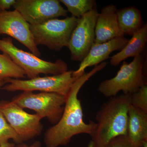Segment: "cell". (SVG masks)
Masks as SVG:
<instances>
[{
	"mask_svg": "<svg viewBox=\"0 0 147 147\" xmlns=\"http://www.w3.org/2000/svg\"><path fill=\"white\" fill-rule=\"evenodd\" d=\"M108 64L103 62L95 66L88 73H84L76 79L66 96L64 110L59 120L45 131L44 142L46 147L67 146L71 138L79 134H88L91 137L96 127V122H84L81 101L78 98L79 91L90 78L103 69Z\"/></svg>",
	"mask_w": 147,
	"mask_h": 147,
	"instance_id": "1",
	"label": "cell"
},
{
	"mask_svg": "<svg viewBox=\"0 0 147 147\" xmlns=\"http://www.w3.org/2000/svg\"><path fill=\"white\" fill-rule=\"evenodd\" d=\"M131 94L110 98L96 115V128L92 136L94 147H106L114 138L127 134L129 109Z\"/></svg>",
	"mask_w": 147,
	"mask_h": 147,
	"instance_id": "2",
	"label": "cell"
},
{
	"mask_svg": "<svg viewBox=\"0 0 147 147\" xmlns=\"http://www.w3.org/2000/svg\"><path fill=\"white\" fill-rule=\"evenodd\" d=\"M147 61L143 54L134 58L131 62L123 61L115 76L102 81L98 91L105 97H115L119 92L131 94L147 85Z\"/></svg>",
	"mask_w": 147,
	"mask_h": 147,
	"instance_id": "3",
	"label": "cell"
},
{
	"mask_svg": "<svg viewBox=\"0 0 147 147\" xmlns=\"http://www.w3.org/2000/svg\"><path fill=\"white\" fill-rule=\"evenodd\" d=\"M0 51L8 55L29 79L38 77L39 74L57 75L68 70L67 64L63 61L58 59L53 63L41 59L16 47L10 37L0 39Z\"/></svg>",
	"mask_w": 147,
	"mask_h": 147,
	"instance_id": "4",
	"label": "cell"
},
{
	"mask_svg": "<svg viewBox=\"0 0 147 147\" xmlns=\"http://www.w3.org/2000/svg\"><path fill=\"white\" fill-rule=\"evenodd\" d=\"M77 21L78 18L73 16L63 19L54 18L42 24L30 25V28L37 46L45 45L51 50L59 51L68 47Z\"/></svg>",
	"mask_w": 147,
	"mask_h": 147,
	"instance_id": "5",
	"label": "cell"
},
{
	"mask_svg": "<svg viewBox=\"0 0 147 147\" xmlns=\"http://www.w3.org/2000/svg\"><path fill=\"white\" fill-rule=\"evenodd\" d=\"M73 71L67 70L57 75L38 76L28 80L8 78L5 80L7 84L1 90L10 92L39 91L55 93L66 96L74 83L78 78L74 76Z\"/></svg>",
	"mask_w": 147,
	"mask_h": 147,
	"instance_id": "6",
	"label": "cell"
},
{
	"mask_svg": "<svg viewBox=\"0 0 147 147\" xmlns=\"http://www.w3.org/2000/svg\"><path fill=\"white\" fill-rule=\"evenodd\" d=\"M11 100L23 109L33 110L42 118H46L55 124L63 113L66 96L55 93L24 91Z\"/></svg>",
	"mask_w": 147,
	"mask_h": 147,
	"instance_id": "7",
	"label": "cell"
},
{
	"mask_svg": "<svg viewBox=\"0 0 147 147\" xmlns=\"http://www.w3.org/2000/svg\"><path fill=\"white\" fill-rule=\"evenodd\" d=\"M0 112L22 143L39 136L43 129L42 117L27 113L12 100H0Z\"/></svg>",
	"mask_w": 147,
	"mask_h": 147,
	"instance_id": "8",
	"label": "cell"
},
{
	"mask_svg": "<svg viewBox=\"0 0 147 147\" xmlns=\"http://www.w3.org/2000/svg\"><path fill=\"white\" fill-rule=\"evenodd\" d=\"M98 15L97 9H94L78 18L67 47L71 61L82 62L94 44L95 28Z\"/></svg>",
	"mask_w": 147,
	"mask_h": 147,
	"instance_id": "9",
	"label": "cell"
},
{
	"mask_svg": "<svg viewBox=\"0 0 147 147\" xmlns=\"http://www.w3.org/2000/svg\"><path fill=\"white\" fill-rule=\"evenodd\" d=\"M30 25L42 24L61 16L66 17L67 11L58 0H16L13 5Z\"/></svg>",
	"mask_w": 147,
	"mask_h": 147,
	"instance_id": "10",
	"label": "cell"
},
{
	"mask_svg": "<svg viewBox=\"0 0 147 147\" xmlns=\"http://www.w3.org/2000/svg\"><path fill=\"white\" fill-rule=\"evenodd\" d=\"M6 34L26 46L36 57L40 52L36 44L30 28V25L17 10L0 12V35Z\"/></svg>",
	"mask_w": 147,
	"mask_h": 147,
	"instance_id": "11",
	"label": "cell"
},
{
	"mask_svg": "<svg viewBox=\"0 0 147 147\" xmlns=\"http://www.w3.org/2000/svg\"><path fill=\"white\" fill-rule=\"evenodd\" d=\"M128 40L123 36L100 44L94 43L86 57L81 62L78 69L74 70V76L79 78L85 73V69L87 67L95 66L103 62L110 58V55L113 52L122 50Z\"/></svg>",
	"mask_w": 147,
	"mask_h": 147,
	"instance_id": "12",
	"label": "cell"
},
{
	"mask_svg": "<svg viewBox=\"0 0 147 147\" xmlns=\"http://www.w3.org/2000/svg\"><path fill=\"white\" fill-rule=\"evenodd\" d=\"M117 11L115 5L110 4L105 6L98 13L95 28V44H100L124 36L118 24Z\"/></svg>",
	"mask_w": 147,
	"mask_h": 147,
	"instance_id": "13",
	"label": "cell"
},
{
	"mask_svg": "<svg viewBox=\"0 0 147 147\" xmlns=\"http://www.w3.org/2000/svg\"><path fill=\"white\" fill-rule=\"evenodd\" d=\"M127 136L137 147H142L147 141V113L131 105L129 109Z\"/></svg>",
	"mask_w": 147,
	"mask_h": 147,
	"instance_id": "14",
	"label": "cell"
},
{
	"mask_svg": "<svg viewBox=\"0 0 147 147\" xmlns=\"http://www.w3.org/2000/svg\"><path fill=\"white\" fill-rule=\"evenodd\" d=\"M147 41V25L146 23L128 40L122 50L110 57V65L117 66L127 58H134L142 55L144 50Z\"/></svg>",
	"mask_w": 147,
	"mask_h": 147,
	"instance_id": "15",
	"label": "cell"
},
{
	"mask_svg": "<svg viewBox=\"0 0 147 147\" xmlns=\"http://www.w3.org/2000/svg\"><path fill=\"white\" fill-rule=\"evenodd\" d=\"M117 19L119 28L123 35H133L144 24L140 11L134 6L117 9Z\"/></svg>",
	"mask_w": 147,
	"mask_h": 147,
	"instance_id": "16",
	"label": "cell"
},
{
	"mask_svg": "<svg viewBox=\"0 0 147 147\" xmlns=\"http://www.w3.org/2000/svg\"><path fill=\"white\" fill-rule=\"evenodd\" d=\"M25 71L14 63L5 53L0 54V79L26 78Z\"/></svg>",
	"mask_w": 147,
	"mask_h": 147,
	"instance_id": "17",
	"label": "cell"
},
{
	"mask_svg": "<svg viewBox=\"0 0 147 147\" xmlns=\"http://www.w3.org/2000/svg\"><path fill=\"white\" fill-rule=\"evenodd\" d=\"M60 2L66 7L67 11L72 16L80 18L94 9H96V2L94 0H60Z\"/></svg>",
	"mask_w": 147,
	"mask_h": 147,
	"instance_id": "18",
	"label": "cell"
},
{
	"mask_svg": "<svg viewBox=\"0 0 147 147\" xmlns=\"http://www.w3.org/2000/svg\"><path fill=\"white\" fill-rule=\"evenodd\" d=\"M9 139H12L17 144L22 143L18 135L0 112V145L8 142Z\"/></svg>",
	"mask_w": 147,
	"mask_h": 147,
	"instance_id": "19",
	"label": "cell"
},
{
	"mask_svg": "<svg viewBox=\"0 0 147 147\" xmlns=\"http://www.w3.org/2000/svg\"><path fill=\"white\" fill-rule=\"evenodd\" d=\"M131 105L147 113V86L144 85L131 94Z\"/></svg>",
	"mask_w": 147,
	"mask_h": 147,
	"instance_id": "20",
	"label": "cell"
},
{
	"mask_svg": "<svg viewBox=\"0 0 147 147\" xmlns=\"http://www.w3.org/2000/svg\"><path fill=\"white\" fill-rule=\"evenodd\" d=\"M106 147H137L135 146L127 135H121L111 140Z\"/></svg>",
	"mask_w": 147,
	"mask_h": 147,
	"instance_id": "21",
	"label": "cell"
},
{
	"mask_svg": "<svg viewBox=\"0 0 147 147\" xmlns=\"http://www.w3.org/2000/svg\"><path fill=\"white\" fill-rule=\"evenodd\" d=\"M15 3L16 0H0V12L9 9Z\"/></svg>",
	"mask_w": 147,
	"mask_h": 147,
	"instance_id": "22",
	"label": "cell"
},
{
	"mask_svg": "<svg viewBox=\"0 0 147 147\" xmlns=\"http://www.w3.org/2000/svg\"><path fill=\"white\" fill-rule=\"evenodd\" d=\"M15 147H41V145L39 141H36L31 145H28L24 143H22L16 145Z\"/></svg>",
	"mask_w": 147,
	"mask_h": 147,
	"instance_id": "23",
	"label": "cell"
},
{
	"mask_svg": "<svg viewBox=\"0 0 147 147\" xmlns=\"http://www.w3.org/2000/svg\"><path fill=\"white\" fill-rule=\"evenodd\" d=\"M16 145L13 143L9 142H6L0 145V147H15Z\"/></svg>",
	"mask_w": 147,
	"mask_h": 147,
	"instance_id": "24",
	"label": "cell"
},
{
	"mask_svg": "<svg viewBox=\"0 0 147 147\" xmlns=\"http://www.w3.org/2000/svg\"><path fill=\"white\" fill-rule=\"evenodd\" d=\"M6 82L5 80L4 79H0V89L1 90V88L5 85Z\"/></svg>",
	"mask_w": 147,
	"mask_h": 147,
	"instance_id": "25",
	"label": "cell"
},
{
	"mask_svg": "<svg viewBox=\"0 0 147 147\" xmlns=\"http://www.w3.org/2000/svg\"><path fill=\"white\" fill-rule=\"evenodd\" d=\"M88 147H94V145L93 144L92 142L91 141L88 144Z\"/></svg>",
	"mask_w": 147,
	"mask_h": 147,
	"instance_id": "26",
	"label": "cell"
},
{
	"mask_svg": "<svg viewBox=\"0 0 147 147\" xmlns=\"http://www.w3.org/2000/svg\"><path fill=\"white\" fill-rule=\"evenodd\" d=\"M142 147H147V141L144 142Z\"/></svg>",
	"mask_w": 147,
	"mask_h": 147,
	"instance_id": "27",
	"label": "cell"
}]
</instances>
